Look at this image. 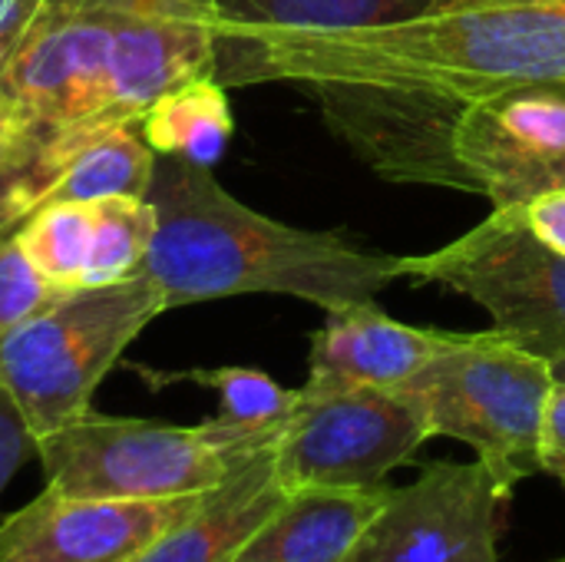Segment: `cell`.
I'll return each mask as SVG.
<instances>
[{
  "label": "cell",
  "mask_w": 565,
  "mask_h": 562,
  "mask_svg": "<svg viewBox=\"0 0 565 562\" xmlns=\"http://www.w3.org/2000/svg\"><path fill=\"white\" fill-rule=\"evenodd\" d=\"M212 63L215 0H13L0 30V93L40 129L139 123Z\"/></svg>",
  "instance_id": "6da1fadb"
},
{
  "label": "cell",
  "mask_w": 565,
  "mask_h": 562,
  "mask_svg": "<svg viewBox=\"0 0 565 562\" xmlns=\"http://www.w3.org/2000/svg\"><path fill=\"white\" fill-rule=\"evenodd\" d=\"M222 86L371 79L463 103L523 86H565V0H477L430 17L338 33L215 43Z\"/></svg>",
  "instance_id": "7a4b0ae2"
},
{
  "label": "cell",
  "mask_w": 565,
  "mask_h": 562,
  "mask_svg": "<svg viewBox=\"0 0 565 562\" xmlns=\"http://www.w3.org/2000/svg\"><path fill=\"white\" fill-rule=\"evenodd\" d=\"M146 199L156 238L142 272L166 308L235 295H288L324 311L374 301L404 278V258L358 248L341 232H308L238 202L209 166L156 156Z\"/></svg>",
  "instance_id": "3957f363"
},
{
  "label": "cell",
  "mask_w": 565,
  "mask_h": 562,
  "mask_svg": "<svg viewBox=\"0 0 565 562\" xmlns=\"http://www.w3.org/2000/svg\"><path fill=\"white\" fill-rule=\"evenodd\" d=\"M288 424V421H285ZM281 427H235L218 417L175 427L86 411L36 441L43 487L70 500L152 503L218 487L242 460L275 447Z\"/></svg>",
  "instance_id": "277c9868"
},
{
  "label": "cell",
  "mask_w": 565,
  "mask_h": 562,
  "mask_svg": "<svg viewBox=\"0 0 565 562\" xmlns=\"http://www.w3.org/2000/svg\"><path fill=\"white\" fill-rule=\"evenodd\" d=\"M166 311L162 291L139 272L113 285L56 291L10 328L0 338V384L33 437L83 417L126 348Z\"/></svg>",
  "instance_id": "5b68a950"
},
{
  "label": "cell",
  "mask_w": 565,
  "mask_h": 562,
  "mask_svg": "<svg viewBox=\"0 0 565 562\" xmlns=\"http://www.w3.org/2000/svg\"><path fill=\"white\" fill-rule=\"evenodd\" d=\"M553 381L546 358L490 328L454 335L404 388L417 394L430 437L463 441L507 490H516L540 474V427Z\"/></svg>",
  "instance_id": "8992f818"
},
{
  "label": "cell",
  "mask_w": 565,
  "mask_h": 562,
  "mask_svg": "<svg viewBox=\"0 0 565 562\" xmlns=\"http://www.w3.org/2000/svg\"><path fill=\"white\" fill-rule=\"evenodd\" d=\"M404 278L477 301L497 335L550 364L565 358V255L530 229L523 205L493 209L450 245L404 258Z\"/></svg>",
  "instance_id": "52a82bcc"
},
{
  "label": "cell",
  "mask_w": 565,
  "mask_h": 562,
  "mask_svg": "<svg viewBox=\"0 0 565 562\" xmlns=\"http://www.w3.org/2000/svg\"><path fill=\"white\" fill-rule=\"evenodd\" d=\"M430 441L407 388H298L275 447L285 490H371Z\"/></svg>",
  "instance_id": "ba28073f"
},
{
  "label": "cell",
  "mask_w": 565,
  "mask_h": 562,
  "mask_svg": "<svg viewBox=\"0 0 565 562\" xmlns=\"http://www.w3.org/2000/svg\"><path fill=\"white\" fill-rule=\"evenodd\" d=\"M298 89L315 99L328 129L377 176L480 195L454 149L463 99L371 79H308Z\"/></svg>",
  "instance_id": "9c48e42d"
},
{
  "label": "cell",
  "mask_w": 565,
  "mask_h": 562,
  "mask_svg": "<svg viewBox=\"0 0 565 562\" xmlns=\"http://www.w3.org/2000/svg\"><path fill=\"white\" fill-rule=\"evenodd\" d=\"M513 500L480 460H440L407 487L387 490L351 562H500Z\"/></svg>",
  "instance_id": "30bf717a"
},
{
  "label": "cell",
  "mask_w": 565,
  "mask_h": 562,
  "mask_svg": "<svg viewBox=\"0 0 565 562\" xmlns=\"http://www.w3.org/2000/svg\"><path fill=\"white\" fill-rule=\"evenodd\" d=\"M457 159L493 209L526 205L565 185V86H523L467 103Z\"/></svg>",
  "instance_id": "8fae6325"
},
{
  "label": "cell",
  "mask_w": 565,
  "mask_h": 562,
  "mask_svg": "<svg viewBox=\"0 0 565 562\" xmlns=\"http://www.w3.org/2000/svg\"><path fill=\"white\" fill-rule=\"evenodd\" d=\"M202 494L152 503L70 500L43 487L0 520V562H132L182 523Z\"/></svg>",
  "instance_id": "7c38bea8"
},
{
  "label": "cell",
  "mask_w": 565,
  "mask_h": 562,
  "mask_svg": "<svg viewBox=\"0 0 565 562\" xmlns=\"http://www.w3.org/2000/svg\"><path fill=\"white\" fill-rule=\"evenodd\" d=\"M324 315L308 351L311 388H404L454 338V331L404 325L374 301Z\"/></svg>",
  "instance_id": "4fadbf2b"
},
{
  "label": "cell",
  "mask_w": 565,
  "mask_h": 562,
  "mask_svg": "<svg viewBox=\"0 0 565 562\" xmlns=\"http://www.w3.org/2000/svg\"><path fill=\"white\" fill-rule=\"evenodd\" d=\"M278 447V444H275ZM275 447L242 460L199 507L132 562H232L245 540L285 503L288 490L275 474Z\"/></svg>",
  "instance_id": "5bb4252c"
},
{
  "label": "cell",
  "mask_w": 565,
  "mask_h": 562,
  "mask_svg": "<svg viewBox=\"0 0 565 562\" xmlns=\"http://www.w3.org/2000/svg\"><path fill=\"white\" fill-rule=\"evenodd\" d=\"M384 500L387 487L288 490L232 562H351Z\"/></svg>",
  "instance_id": "9a60e30c"
},
{
  "label": "cell",
  "mask_w": 565,
  "mask_h": 562,
  "mask_svg": "<svg viewBox=\"0 0 565 562\" xmlns=\"http://www.w3.org/2000/svg\"><path fill=\"white\" fill-rule=\"evenodd\" d=\"M477 0H215V43L391 26Z\"/></svg>",
  "instance_id": "2e32d148"
},
{
  "label": "cell",
  "mask_w": 565,
  "mask_h": 562,
  "mask_svg": "<svg viewBox=\"0 0 565 562\" xmlns=\"http://www.w3.org/2000/svg\"><path fill=\"white\" fill-rule=\"evenodd\" d=\"M225 89L215 76H195L166 89L139 119L142 139L156 156H182L212 169L235 129Z\"/></svg>",
  "instance_id": "e0dca14e"
},
{
  "label": "cell",
  "mask_w": 565,
  "mask_h": 562,
  "mask_svg": "<svg viewBox=\"0 0 565 562\" xmlns=\"http://www.w3.org/2000/svg\"><path fill=\"white\" fill-rule=\"evenodd\" d=\"M20 252L36 275L56 288H79L86 275L93 242V205L89 202H50L30 212L13 232Z\"/></svg>",
  "instance_id": "ac0fdd59"
},
{
  "label": "cell",
  "mask_w": 565,
  "mask_h": 562,
  "mask_svg": "<svg viewBox=\"0 0 565 562\" xmlns=\"http://www.w3.org/2000/svg\"><path fill=\"white\" fill-rule=\"evenodd\" d=\"M93 205V242L83 285H113L142 272L156 238V209L149 199L109 195Z\"/></svg>",
  "instance_id": "d6986e66"
},
{
  "label": "cell",
  "mask_w": 565,
  "mask_h": 562,
  "mask_svg": "<svg viewBox=\"0 0 565 562\" xmlns=\"http://www.w3.org/2000/svg\"><path fill=\"white\" fill-rule=\"evenodd\" d=\"M136 371H142V378L152 388H162L172 381H192V384L215 391L218 394L215 417L235 427H255V431L281 427L298 404V391L281 388L275 378L255 368H212V371L195 368V371H175V374H156L146 368H136Z\"/></svg>",
  "instance_id": "ffe728a7"
},
{
  "label": "cell",
  "mask_w": 565,
  "mask_h": 562,
  "mask_svg": "<svg viewBox=\"0 0 565 562\" xmlns=\"http://www.w3.org/2000/svg\"><path fill=\"white\" fill-rule=\"evenodd\" d=\"M53 295L56 288H50L36 275V268L20 252L17 238L0 235V338L23 318H30Z\"/></svg>",
  "instance_id": "44dd1931"
},
{
  "label": "cell",
  "mask_w": 565,
  "mask_h": 562,
  "mask_svg": "<svg viewBox=\"0 0 565 562\" xmlns=\"http://www.w3.org/2000/svg\"><path fill=\"white\" fill-rule=\"evenodd\" d=\"M30 460H36V437L7 388L0 384V497L17 477V470Z\"/></svg>",
  "instance_id": "7402d4cb"
},
{
  "label": "cell",
  "mask_w": 565,
  "mask_h": 562,
  "mask_svg": "<svg viewBox=\"0 0 565 562\" xmlns=\"http://www.w3.org/2000/svg\"><path fill=\"white\" fill-rule=\"evenodd\" d=\"M540 470L565 484V381H553L543 427H540Z\"/></svg>",
  "instance_id": "603a6c76"
},
{
  "label": "cell",
  "mask_w": 565,
  "mask_h": 562,
  "mask_svg": "<svg viewBox=\"0 0 565 562\" xmlns=\"http://www.w3.org/2000/svg\"><path fill=\"white\" fill-rule=\"evenodd\" d=\"M523 215L530 222V229L559 255H565V185L563 189H550L536 199H530L523 205Z\"/></svg>",
  "instance_id": "cb8c5ba5"
},
{
  "label": "cell",
  "mask_w": 565,
  "mask_h": 562,
  "mask_svg": "<svg viewBox=\"0 0 565 562\" xmlns=\"http://www.w3.org/2000/svg\"><path fill=\"white\" fill-rule=\"evenodd\" d=\"M33 132H36L33 119L0 93V166L10 162L33 139Z\"/></svg>",
  "instance_id": "d4e9b609"
},
{
  "label": "cell",
  "mask_w": 565,
  "mask_h": 562,
  "mask_svg": "<svg viewBox=\"0 0 565 562\" xmlns=\"http://www.w3.org/2000/svg\"><path fill=\"white\" fill-rule=\"evenodd\" d=\"M10 7H13V0H0V30H3V23L10 17Z\"/></svg>",
  "instance_id": "484cf974"
},
{
  "label": "cell",
  "mask_w": 565,
  "mask_h": 562,
  "mask_svg": "<svg viewBox=\"0 0 565 562\" xmlns=\"http://www.w3.org/2000/svg\"><path fill=\"white\" fill-rule=\"evenodd\" d=\"M553 378H556V381H565V358L553 361Z\"/></svg>",
  "instance_id": "4316f807"
},
{
  "label": "cell",
  "mask_w": 565,
  "mask_h": 562,
  "mask_svg": "<svg viewBox=\"0 0 565 562\" xmlns=\"http://www.w3.org/2000/svg\"><path fill=\"white\" fill-rule=\"evenodd\" d=\"M553 562H565V556H563V560H553Z\"/></svg>",
  "instance_id": "83f0119b"
}]
</instances>
